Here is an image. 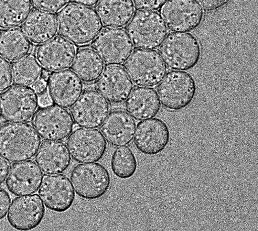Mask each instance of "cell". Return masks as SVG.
I'll use <instances>...</instances> for the list:
<instances>
[{"label": "cell", "instance_id": "obj_19", "mask_svg": "<svg viewBox=\"0 0 258 231\" xmlns=\"http://www.w3.org/2000/svg\"><path fill=\"white\" fill-rule=\"evenodd\" d=\"M6 186L12 194L19 196L36 193L39 190L43 174L33 160L14 163L10 167Z\"/></svg>", "mask_w": 258, "mask_h": 231}, {"label": "cell", "instance_id": "obj_18", "mask_svg": "<svg viewBox=\"0 0 258 231\" xmlns=\"http://www.w3.org/2000/svg\"><path fill=\"white\" fill-rule=\"evenodd\" d=\"M83 90L82 81L70 70L53 73L49 79L48 91L52 103L63 108L72 107Z\"/></svg>", "mask_w": 258, "mask_h": 231}, {"label": "cell", "instance_id": "obj_14", "mask_svg": "<svg viewBox=\"0 0 258 231\" xmlns=\"http://www.w3.org/2000/svg\"><path fill=\"white\" fill-rule=\"evenodd\" d=\"M45 213V207L38 194L19 196L11 205L7 219L16 230L30 231L40 225Z\"/></svg>", "mask_w": 258, "mask_h": 231}, {"label": "cell", "instance_id": "obj_35", "mask_svg": "<svg viewBox=\"0 0 258 231\" xmlns=\"http://www.w3.org/2000/svg\"><path fill=\"white\" fill-rule=\"evenodd\" d=\"M230 1L231 0H202L201 6L206 12L210 13L227 5Z\"/></svg>", "mask_w": 258, "mask_h": 231}, {"label": "cell", "instance_id": "obj_31", "mask_svg": "<svg viewBox=\"0 0 258 231\" xmlns=\"http://www.w3.org/2000/svg\"><path fill=\"white\" fill-rule=\"evenodd\" d=\"M13 82L12 66L9 61L0 56V93L7 90Z\"/></svg>", "mask_w": 258, "mask_h": 231}, {"label": "cell", "instance_id": "obj_12", "mask_svg": "<svg viewBox=\"0 0 258 231\" xmlns=\"http://www.w3.org/2000/svg\"><path fill=\"white\" fill-rule=\"evenodd\" d=\"M32 124L39 136L46 141L66 140L74 128L73 119L68 110L51 105L39 109Z\"/></svg>", "mask_w": 258, "mask_h": 231}, {"label": "cell", "instance_id": "obj_33", "mask_svg": "<svg viewBox=\"0 0 258 231\" xmlns=\"http://www.w3.org/2000/svg\"><path fill=\"white\" fill-rule=\"evenodd\" d=\"M135 6L141 11H155L159 10L167 0H133Z\"/></svg>", "mask_w": 258, "mask_h": 231}, {"label": "cell", "instance_id": "obj_36", "mask_svg": "<svg viewBox=\"0 0 258 231\" xmlns=\"http://www.w3.org/2000/svg\"><path fill=\"white\" fill-rule=\"evenodd\" d=\"M10 169V164L7 160L0 155V185L6 181Z\"/></svg>", "mask_w": 258, "mask_h": 231}, {"label": "cell", "instance_id": "obj_1", "mask_svg": "<svg viewBox=\"0 0 258 231\" xmlns=\"http://www.w3.org/2000/svg\"><path fill=\"white\" fill-rule=\"evenodd\" d=\"M60 35L75 45L83 46L92 42L102 29V24L92 8L70 4L57 15Z\"/></svg>", "mask_w": 258, "mask_h": 231}, {"label": "cell", "instance_id": "obj_11", "mask_svg": "<svg viewBox=\"0 0 258 231\" xmlns=\"http://www.w3.org/2000/svg\"><path fill=\"white\" fill-rule=\"evenodd\" d=\"M67 144L72 159L80 163L99 161L104 157L107 149L106 141L98 129H75Z\"/></svg>", "mask_w": 258, "mask_h": 231}, {"label": "cell", "instance_id": "obj_39", "mask_svg": "<svg viewBox=\"0 0 258 231\" xmlns=\"http://www.w3.org/2000/svg\"><path fill=\"white\" fill-rule=\"evenodd\" d=\"M75 4L86 7H93L98 4L100 0H71Z\"/></svg>", "mask_w": 258, "mask_h": 231}, {"label": "cell", "instance_id": "obj_21", "mask_svg": "<svg viewBox=\"0 0 258 231\" xmlns=\"http://www.w3.org/2000/svg\"><path fill=\"white\" fill-rule=\"evenodd\" d=\"M136 129L135 120L130 114L122 110H115L107 116L101 132L110 145L119 147L131 144Z\"/></svg>", "mask_w": 258, "mask_h": 231}, {"label": "cell", "instance_id": "obj_38", "mask_svg": "<svg viewBox=\"0 0 258 231\" xmlns=\"http://www.w3.org/2000/svg\"><path fill=\"white\" fill-rule=\"evenodd\" d=\"M38 103L41 107H45L51 105L52 101L48 94L43 93L38 97Z\"/></svg>", "mask_w": 258, "mask_h": 231}, {"label": "cell", "instance_id": "obj_37", "mask_svg": "<svg viewBox=\"0 0 258 231\" xmlns=\"http://www.w3.org/2000/svg\"><path fill=\"white\" fill-rule=\"evenodd\" d=\"M47 82L44 80H39L33 85H32V89L38 94H42L44 93L47 89Z\"/></svg>", "mask_w": 258, "mask_h": 231}, {"label": "cell", "instance_id": "obj_6", "mask_svg": "<svg viewBox=\"0 0 258 231\" xmlns=\"http://www.w3.org/2000/svg\"><path fill=\"white\" fill-rule=\"evenodd\" d=\"M124 68L135 85L146 87L159 84L167 71L162 57L154 50L138 49L133 51Z\"/></svg>", "mask_w": 258, "mask_h": 231}, {"label": "cell", "instance_id": "obj_29", "mask_svg": "<svg viewBox=\"0 0 258 231\" xmlns=\"http://www.w3.org/2000/svg\"><path fill=\"white\" fill-rule=\"evenodd\" d=\"M12 72L15 84L28 87L33 85L40 79L42 69L34 56L27 55L13 63Z\"/></svg>", "mask_w": 258, "mask_h": 231}, {"label": "cell", "instance_id": "obj_23", "mask_svg": "<svg viewBox=\"0 0 258 231\" xmlns=\"http://www.w3.org/2000/svg\"><path fill=\"white\" fill-rule=\"evenodd\" d=\"M23 30L32 43L36 45L44 43L56 36L58 31L57 18L51 13L34 10L24 21Z\"/></svg>", "mask_w": 258, "mask_h": 231}, {"label": "cell", "instance_id": "obj_2", "mask_svg": "<svg viewBox=\"0 0 258 231\" xmlns=\"http://www.w3.org/2000/svg\"><path fill=\"white\" fill-rule=\"evenodd\" d=\"M41 142L37 132L29 124L9 123L0 126V155L10 162L33 158Z\"/></svg>", "mask_w": 258, "mask_h": 231}, {"label": "cell", "instance_id": "obj_17", "mask_svg": "<svg viewBox=\"0 0 258 231\" xmlns=\"http://www.w3.org/2000/svg\"><path fill=\"white\" fill-rule=\"evenodd\" d=\"M77 48L67 39L56 36L41 44L37 49V61L47 71L53 72L69 69L76 55Z\"/></svg>", "mask_w": 258, "mask_h": 231}, {"label": "cell", "instance_id": "obj_4", "mask_svg": "<svg viewBox=\"0 0 258 231\" xmlns=\"http://www.w3.org/2000/svg\"><path fill=\"white\" fill-rule=\"evenodd\" d=\"M168 28L160 14L152 11H140L127 27V34L133 45L145 50L159 48L168 35Z\"/></svg>", "mask_w": 258, "mask_h": 231}, {"label": "cell", "instance_id": "obj_9", "mask_svg": "<svg viewBox=\"0 0 258 231\" xmlns=\"http://www.w3.org/2000/svg\"><path fill=\"white\" fill-rule=\"evenodd\" d=\"M160 13L167 27L175 32H187L198 28L204 18L198 0H167Z\"/></svg>", "mask_w": 258, "mask_h": 231}, {"label": "cell", "instance_id": "obj_26", "mask_svg": "<svg viewBox=\"0 0 258 231\" xmlns=\"http://www.w3.org/2000/svg\"><path fill=\"white\" fill-rule=\"evenodd\" d=\"M73 72L83 82H95L101 76L104 64L94 49L85 47L80 49L72 65Z\"/></svg>", "mask_w": 258, "mask_h": 231}, {"label": "cell", "instance_id": "obj_24", "mask_svg": "<svg viewBox=\"0 0 258 231\" xmlns=\"http://www.w3.org/2000/svg\"><path fill=\"white\" fill-rule=\"evenodd\" d=\"M125 108L136 120L152 119L158 114L161 108L158 94L153 88L137 87L126 99Z\"/></svg>", "mask_w": 258, "mask_h": 231}, {"label": "cell", "instance_id": "obj_30", "mask_svg": "<svg viewBox=\"0 0 258 231\" xmlns=\"http://www.w3.org/2000/svg\"><path fill=\"white\" fill-rule=\"evenodd\" d=\"M111 167L114 175L119 179L127 180L134 177L138 162L133 150L128 147H117L112 154Z\"/></svg>", "mask_w": 258, "mask_h": 231}, {"label": "cell", "instance_id": "obj_15", "mask_svg": "<svg viewBox=\"0 0 258 231\" xmlns=\"http://www.w3.org/2000/svg\"><path fill=\"white\" fill-rule=\"evenodd\" d=\"M38 194L48 210L66 212L73 206L75 193L70 179L63 175H45Z\"/></svg>", "mask_w": 258, "mask_h": 231}, {"label": "cell", "instance_id": "obj_25", "mask_svg": "<svg viewBox=\"0 0 258 231\" xmlns=\"http://www.w3.org/2000/svg\"><path fill=\"white\" fill-rule=\"evenodd\" d=\"M133 0H100L96 13L107 28H121L126 26L135 15Z\"/></svg>", "mask_w": 258, "mask_h": 231}, {"label": "cell", "instance_id": "obj_16", "mask_svg": "<svg viewBox=\"0 0 258 231\" xmlns=\"http://www.w3.org/2000/svg\"><path fill=\"white\" fill-rule=\"evenodd\" d=\"M134 138V144L140 152L146 155L155 156L166 148L170 133L163 120L153 118L138 124Z\"/></svg>", "mask_w": 258, "mask_h": 231}, {"label": "cell", "instance_id": "obj_28", "mask_svg": "<svg viewBox=\"0 0 258 231\" xmlns=\"http://www.w3.org/2000/svg\"><path fill=\"white\" fill-rule=\"evenodd\" d=\"M31 0H0V28L22 25L31 12Z\"/></svg>", "mask_w": 258, "mask_h": 231}, {"label": "cell", "instance_id": "obj_22", "mask_svg": "<svg viewBox=\"0 0 258 231\" xmlns=\"http://www.w3.org/2000/svg\"><path fill=\"white\" fill-rule=\"evenodd\" d=\"M35 161L45 175H58L69 168L71 157L63 142L45 141L39 147Z\"/></svg>", "mask_w": 258, "mask_h": 231}, {"label": "cell", "instance_id": "obj_3", "mask_svg": "<svg viewBox=\"0 0 258 231\" xmlns=\"http://www.w3.org/2000/svg\"><path fill=\"white\" fill-rule=\"evenodd\" d=\"M166 66L176 71L195 68L201 57V46L198 38L190 33L172 32L159 49Z\"/></svg>", "mask_w": 258, "mask_h": 231}, {"label": "cell", "instance_id": "obj_20", "mask_svg": "<svg viewBox=\"0 0 258 231\" xmlns=\"http://www.w3.org/2000/svg\"><path fill=\"white\" fill-rule=\"evenodd\" d=\"M96 86L98 92L107 101L114 104L125 101L134 89L133 82L120 66H109L104 68Z\"/></svg>", "mask_w": 258, "mask_h": 231}, {"label": "cell", "instance_id": "obj_10", "mask_svg": "<svg viewBox=\"0 0 258 231\" xmlns=\"http://www.w3.org/2000/svg\"><path fill=\"white\" fill-rule=\"evenodd\" d=\"M92 46L103 63L110 66L124 64L134 51L130 38L121 28H106L101 30Z\"/></svg>", "mask_w": 258, "mask_h": 231}, {"label": "cell", "instance_id": "obj_32", "mask_svg": "<svg viewBox=\"0 0 258 231\" xmlns=\"http://www.w3.org/2000/svg\"><path fill=\"white\" fill-rule=\"evenodd\" d=\"M69 0H31L39 10L49 13H56L68 5Z\"/></svg>", "mask_w": 258, "mask_h": 231}, {"label": "cell", "instance_id": "obj_7", "mask_svg": "<svg viewBox=\"0 0 258 231\" xmlns=\"http://www.w3.org/2000/svg\"><path fill=\"white\" fill-rule=\"evenodd\" d=\"M70 178L76 194L88 201L101 199L111 186L109 171L99 163L77 165L72 170Z\"/></svg>", "mask_w": 258, "mask_h": 231}, {"label": "cell", "instance_id": "obj_13", "mask_svg": "<svg viewBox=\"0 0 258 231\" xmlns=\"http://www.w3.org/2000/svg\"><path fill=\"white\" fill-rule=\"evenodd\" d=\"M110 112V104L98 91H84L71 109L75 124L85 128H99Z\"/></svg>", "mask_w": 258, "mask_h": 231}, {"label": "cell", "instance_id": "obj_27", "mask_svg": "<svg viewBox=\"0 0 258 231\" xmlns=\"http://www.w3.org/2000/svg\"><path fill=\"white\" fill-rule=\"evenodd\" d=\"M29 40L21 29H7L0 33V56L13 62L23 58L29 53Z\"/></svg>", "mask_w": 258, "mask_h": 231}, {"label": "cell", "instance_id": "obj_8", "mask_svg": "<svg viewBox=\"0 0 258 231\" xmlns=\"http://www.w3.org/2000/svg\"><path fill=\"white\" fill-rule=\"evenodd\" d=\"M38 96L32 88L13 86L0 96V113L8 123H25L35 114Z\"/></svg>", "mask_w": 258, "mask_h": 231}, {"label": "cell", "instance_id": "obj_5", "mask_svg": "<svg viewBox=\"0 0 258 231\" xmlns=\"http://www.w3.org/2000/svg\"><path fill=\"white\" fill-rule=\"evenodd\" d=\"M161 104L171 111H178L189 105L195 99L197 86L189 73L171 71L165 76L158 89Z\"/></svg>", "mask_w": 258, "mask_h": 231}, {"label": "cell", "instance_id": "obj_34", "mask_svg": "<svg viewBox=\"0 0 258 231\" xmlns=\"http://www.w3.org/2000/svg\"><path fill=\"white\" fill-rule=\"evenodd\" d=\"M12 199L9 194L0 187V221L7 215Z\"/></svg>", "mask_w": 258, "mask_h": 231}]
</instances>
